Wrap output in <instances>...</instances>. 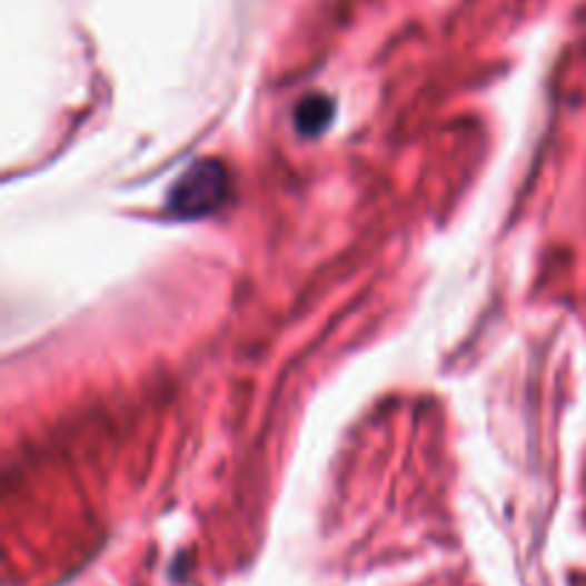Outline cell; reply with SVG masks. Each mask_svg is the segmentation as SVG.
Here are the masks:
<instances>
[{"label":"cell","mask_w":586,"mask_h":586,"mask_svg":"<svg viewBox=\"0 0 586 586\" xmlns=\"http://www.w3.org/2000/svg\"><path fill=\"white\" fill-rule=\"evenodd\" d=\"M229 200V172L220 160H198L169 189V212L175 218H203Z\"/></svg>","instance_id":"cell-1"},{"label":"cell","mask_w":586,"mask_h":586,"mask_svg":"<svg viewBox=\"0 0 586 586\" xmlns=\"http://www.w3.org/2000/svg\"><path fill=\"white\" fill-rule=\"evenodd\" d=\"M335 115V103L324 95H309L304 103L295 112V127L304 138H312V135H320L324 129L329 127V120Z\"/></svg>","instance_id":"cell-2"}]
</instances>
